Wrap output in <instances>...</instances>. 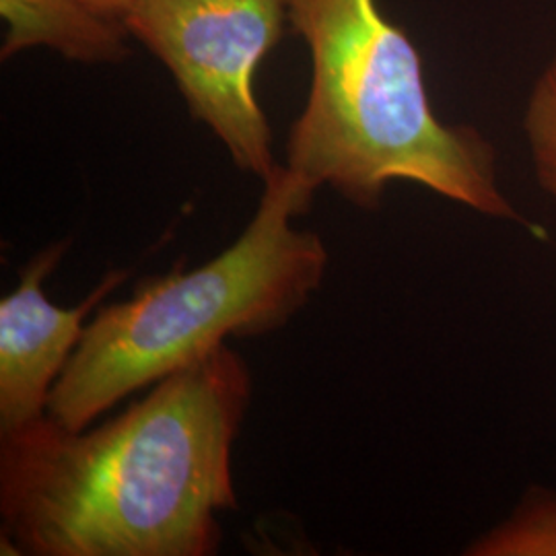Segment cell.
<instances>
[{
    "instance_id": "6da1fadb",
    "label": "cell",
    "mask_w": 556,
    "mask_h": 556,
    "mask_svg": "<svg viewBox=\"0 0 556 556\" xmlns=\"http://www.w3.org/2000/svg\"><path fill=\"white\" fill-rule=\"evenodd\" d=\"M252 397L229 346L160 379L100 427L50 415L0 435L2 548L31 556H208L238 507L231 454Z\"/></svg>"
},
{
    "instance_id": "7a4b0ae2",
    "label": "cell",
    "mask_w": 556,
    "mask_h": 556,
    "mask_svg": "<svg viewBox=\"0 0 556 556\" xmlns=\"http://www.w3.org/2000/svg\"><path fill=\"white\" fill-rule=\"evenodd\" d=\"M289 23L312 54L309 96L287 139L293 174L367 211L404 179L538 233L503 194L489 140L438 118L417 46L378 0H289Z\"/></svg>"
},
{
    "instance_id": "3957f363",
    "label": "cell",
    "mask_w": 556,
    "mask_h": 556,
    "mask_svg": "<svg viewBox=\"0 0 556 556\" xmlns=\"http://www.w3.org/2000/svg\"><path fill=\"white\" fill-rule=\"evenodd\" d=\"M316 190L277 165L243 233L199 268L147 278L132 298L105 303L85 326L48 415L80 431L142 388L211 355L229 337H266L318 293L328 252L298 229Z\"/></svg>"
},
{
    "instance_id": "277c9868",
    "label": "cell",
    "mask_w": 556,
    "mask_h": 556,
    "mask_svg": "<svg viewBox=\"0 0 556 556\" xmlns=\"http://www.w3.org/2000/svg\"><path fill=\"white\" fill-rule=\"evenodd\" d=\"M287 21L289 0H140L124 23L172 73L192 118L264 181L278 163L254 80Z\"/></svg>"
},
{
    "instance_id": "5b68a950",
    "label": "cell",
    "mask_w": 556,
    "mask_h": 556,
    "mask_svg": "<svg viewBox=\"0 0 556 556\" xmlns=\"http://www.w3.org/2000/svg\"><path fill=\"white\" fill-rule=\"evenodd\" d=\"M68 239L29 260L13 293L0 299V435L15 433L48 415L50 394L79 346L91 312L128 273L110 270L77 307L54 305L43 282L68 250Z\"/></svg>"
},
{
    "instance_id": "8992f818",
    "label": "cell",
    "mask_w": 556,
    "mask_h": 556,
    "mask_svg": "<svg viewBox=\"0 0 556 556\" xmlns=\"http://www.w3.org/2000/svg\"><path fill=\"white\" fill-rule=\"evenodd\" d=\"M7 34L2 60L34 46H48L66 59L100 64L130 54L126 23L105 17L80 0H0Z\"/></svg>"
},
{
    "instance_id": "52a82bcc",
    "label": "cell",
    "mask_w": 556,
    "mask_h": 556,
    "mask_svg": "<svg viewBox=\"0 0 556 556\" xmlns=\"http://www.w3.org/2000/svg\"><path fill=\"white\" fill-rule=\"evenodd\" d=\"M472 556H556V497L536 493L466 551Z\"/></svg>"
},
{
    "instance_id": "ba28073f",
    "label": "cell",
    "mask_w": 556,
    "mask_h": 556,
    "mask_svg": "<svg viewBox=\"0 0 556 556\" xmlns=\"http://www.w3.org/2000/svg\"><path fill=\"white\" fill-rule=\"evenodd\" d=\"M523 130L538 184L556 200V56L542 71L530 93Z\"/></svg>"
},
{
    "instance_id": "9c48e42d",
    "label": "cell",
    "mask_w": 556,
    "mask_h": 556,
    "mask_svg": "<svg viewBox=\"0 0 556 556\" xmlns=\"http://www.w3.org/2000/svg\"><path fill=\"white\" fill-rule=\"evenodd\" d=\"M80 2L105 17L124 21L140 0H80Z\"/></svg>"
}]
</instances>
